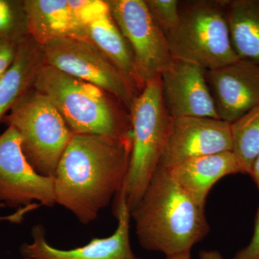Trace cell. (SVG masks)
I'll return each mask as SVG.
<instances>
[{
	"label": "cell",
	"mask_w": 259,
	"mask_h": 259,
	"mask_svg": "<svg viewBox=\"0 0 259 259\" xmlns=\"http://www.w3.org/2000/svg\"><path fill=\"white\" fill-rule=\"evenodd\" d=\"M132 137L76 134L54 177L56 204L90 224L122 190L128 171Z\"/></svg>",
	"instance_id": "6da1fadb"
},
{
	"label": "cell",
	"mask_w": 259,
	"mask_h": 259,
	"mask_svg": "<svg viewBox=\"0 0 259 259\" xmlns=\"http://www.w3.org/2000/svg\"><path fill=\"white\" fill-rule=\"evenodd\" d=\"M131 214L141 246L166 256L191 252L209 231L204 208L159 166Z\"/></svg>",
	"instance_id": "7a4b0ae2"
},
{
	"label": "cell",
	"mask_w": 259,
	"mask_h": 259,
	"mask_svg": "<svg viewBox=\"0 0 259 259\" xmlns=\"http://www.w3.org/2000/svg\"><path fill=\"white\" fill-rule=\"evenodd\" d=\"M33 87L52 102L73 134L131 137V123L117 113L107 93L95 85L44 64Z\"/></svg>",
	"instance_id": "3957f363"
},
{
	"label": "cell",
	"mask_w": 259,
	"mask_h": 259,
	"mask_svg": "<svg viewBox=\"0 0 259 259\" xmlns=\"http://www.w3.org/2000/svg\"><path fill=\"white\" fill-rule=\"evenodd\" d=\"M174 59L205 70L239 60L232 45L225 0L180 1V18L166 35Z\"/></svg>",
	"instance_id": "277c9868"
},
{
	"label": "cell",
	"mask_w": 259,
	"mask_h": 259,
	"mask_svg": "<svg viewBox=\"0 0 259 259\" xmlns=\"http://www.w3.org/2000/svg\"><path fill=\"white\" fill-rule=\"evenodd\" d=\"M130 111L132 149L123 190L131 212L159 166L169 132L171 117L163 102L160 76L146 83Z\"/></svg>",
	"instance_id": "5b68a950"
},
{
	"label": "cell",
	"mask_w": 259,
	"mask_h": 259,
	"mask_svg": "<svg viewBox=\"0 0 259 259\" xmlns=\"http://www.w3.org/2000/svg\"><path fill=\"white\" fill-rule=\"evenodd\" d=\"M3 121L20 134L24 154L34 170L41 176L55 177L74 134L49 98L29 90Z\"/></svg>",
	"instance_id": "8992f818"
},
{
	"label": "cell",
	"mask_w": 259,
	"mask_h": 259,
	"mask_svg": "<svg viewBox=\"0 0 259 259\" xmlns=\"http://www.w3.org/2000/svg\"><path fill=\"white\" fill-rule=\"evenodd\" d=\"M44 64L95 85L131 110L137 90L103 53L87 39L64 37L42 46Z\"/></svg>",
	"instance_id": "52a82bcc"
},
{
	"label": "cell",
	"mask_w": 259,
	"mask_h": 259,
	"mask_svg": "<svg viewBox=\"0 0 259 259\" xmlns=\"http://www.w3.org/2000/svg\"><path fill=\"white\" fill-rule=\"evenodd\" d=\"M112 18L125 37L144 84L161 76L172 57L166 35L144 0L106 1Z\"/></svg>",
	"instance_id": "ba28073f"
},
{
	"label": "cell",
	"mask_w": 259,
	"mask_h": 259,
	"mask_svg": "<svg viewBox=\"0 0 259 259\" xmlns=\"http://www.w3.org/2000/svg\"><path fill=\"white\" fill-rule=\"evenodd\" d=\"M33 201L55 205L54 177L41 176L34 170L24 154L20 134L8 126L0 135V203L21 208Z\"/></svg>",
	"instance_id": "9c48e42d"
},
{
	"label": "cell",
	"mask_w": 259,
	"mask_h": 259,
	"mask_svg": "<svg viewBox=\"0 0 259 259\" xmlns=\"http://www.w3.org/2000/svg\"><path fill=\"white\" fill-rule=\"evenodd\" d=\"M232 150L229 122L211 117H171L159 166L171 169L193 158Z\"/></svg>",
	"instance_id": "30bf717a"
},
{
	"label": "cell",
	"mask_w": 259,
	"mask_h": 259,
	"mask_svg": "<svg viewBox=\"0 0 259 259\" xmlns=\"http://www.w3.org/2000/svg\"><path fill=\"white\" fill-rule=\"evenodd\" d=\"M117 195L118 224L112 236L93 238L83 246L62 250L48 243L45 229L37 225L32 228V243L22 245V255L29 259H141L134 254L130 243L131 214L123 187Z\"/></svg>",
	"instance_id": "8fae6325"
},
{
	"label": "cell",
	"mask_w": 259,
	"mask_h": 259,
	"mask_svg": "<svg viewBox=\"0 0 259 259\" xmlns=\"http://www.w3.org/2000/svg\"><path fill=\"white\" fill-rule=\"evenodd\" d=\"M206 71L198 65L174 59L171 65L162 73L160 76L162 96L172 118L219 119L206 79Z\"/></svg>",
	"instance_id": "7c38bea8"
},
{
	"label": "cell",
	"mask_w": 259,
	"mask_h": 259,
	"mask_svg": "<svg viewBox=\"0 0 259 259\" xmlns=\"http://www.w3.org/2000/svg\"><path fill=\"white\" fill-rule=\"evenodd\" d=\"M218 117L233 123L259 107V66L239 60L206 71Z\"/></svg>",
	"instance_id": "4fadbf2b"
},
{
	"label": "cell",
	"mask_w": 259,
	"mask_h": 259,
	"mask_svg": "<svg viewBox=\"0 0 259 259\" xmlns=\"http://www.w3.org/2000/svg\"><path fill=\"white\" fill-rule=\"evenodd\" d=\"M73 8L86 28L88 40L108 58L136 90L145 85L140 79L132 51L121 33L106 1L72 0Z\"/></svg>",
	"instance_id": "5bb4252c"
},
{
	"label": "cell",
	"mask_w": 259,
	"mask_h": 259,
	"mask_svg": "<svg viewBox=\"0 0 259 259\" xmlns=\"http://www.w3.org/2000/svg\"><path fill=\"white\" fill-rule=\"evenodd\" d=\"M23 5L29 35L40 47L64 37L88 40L71 0H24Z\"/></svg>",
	"instance_id": "9a60e30c"
},
{
	"label": "cell",
	"mask_w": 259,
	"mask_h": 259,
	"mask_svg": "<svg viewBox=\"0 0 259 259\" xmlns=\"http://www.w3.org/2000/svg\"><path fill=\"white\" fill-rule=\"evenodd\" d=\"M168 170L178 185L202 208L209 191L218 181L228 175L244 174L233 151L193 158Z\"/></svg>",
	"instance_id": "2e32d148"
},
{
	"label": "cell",
	"mask_w": 259,
	"mask_h": 259,
	"mask_svg": "<svg viewBox=\"0 0 259 259\" xmlns=\"http://www.w3.org/2000/svg\"><path fill=\"white\" fill-rule=\"evenodd\" d=\"M42 64L41 47L38 44L30 37L20 42L13 64L0 79V121L33 86Z\"/></svg>",
	"instance_id": "e0dca14e"
},
{
	"label": "cell",
	"mask_w": 259,
	"mask_h": 259,
	"mask_svg": "<svg viewBox=\"0 0 259 259\" xmlns=\"http://www.w3.org/2000/svg\"><path fill=\"white\" fill-rule=\"evenodd\" d=\"M225 5L235 52L259 66V0H225Z\"/></svg>",
	"instance_id": "ac0fdd59"
},
{
	"label": "cell",
	"mask_w": 259,
	"mask_h": 259,
	"mask_svg": "<svg viewBox=\"0 0 259 259\" xmlns=\"http://www.w3.org/2000/svg\"><path fill=\"white\" fill-rule=\"evenodd\" d=\"M233 151L244 174L250 175L259 154V107L231 123Z\"/></svg>",
	"instance_id": "d6986e66"
},
{
	"label": "cell",
	"mask_w": 259,
	"mask_h": 259,
	"mask_svg": "<svg viewBox=\"0 0 259 259\" xmlns=\"http://www.w3.org/2000/svg\"><path fill=\"white\" fill-rule=\"evenodd\" d=\"M28 37L23 1L0 0V39L20 42Z\"/></svg>",
	"instance_id": "ffe728a7"
},
{
	"label": "cell",
	"mask_w": 259,
	"mask_h": 259,
	"mask_svg": "<svg viewBox=\"0 0 259 259\" xmlns=\"http://www.w3.org/2000/svg\"><path fill=\"white\" fill-rule=\"evenodd\" d=\"M151 14L166 35L175 28L180 18V1L177 0H147Z\"/></svg>",
	"instance_id": "44dd1931"
},
{
	"label": "cell",
	"mask_w": 259,
	"mask_h": 259,
	"mask_svg": "<svg viewBox=\"0 0 259 259\" xmlns=\"http://www.w3.org/2000/svg\"><path fill=\"white\" fill-rule=\"evenodd\" d=\"M19 44L20 42L0 39V79L13 64L18 52Z\"/></svg>",
	"instance_id": "7402d4cb"
},
{
	"label": "cell",
	"mask_w": 259,
	"mask_h": 259,
	"mask_svg": "<svg viewBox=\"0 0 259 259\" xmlns=\"http://www.w3.org/2000/svg\"><path fill=\"white\" fill-rule=\"evenodd\" d=\"M233 259H259V208L255 216L254 232L249 244L239 250Z\"/></svg>",
	"instance_id": "603a6c76"
},
{
	"label": "cell",
	"mask_w": 259,
	"mask_h": 259,
	"mask_svg": "<svg viewBox=\"0 0 259 259\" xmlns=\"http://www.w3.org/2000/svg\"><path fill=\"white\" fill-rule=\"evenodd\" d=\"M29 211H31L30 207H22V208L19 209L16 212L13 213V214L0 217V221H8L13 223H20L23 221L24 215L27 212H28Z\"/></svg>",
	"instance_id": "cb8c5ba5"
},
{
	"label": "cell",
	"mask_w": 259,
	"mask_h": 259,
	"mask_svg": "<svg viewBox=\"0 0 259 259\" xmlns=\"http://www.w3.org/2000/svg\"><path fill=\"white\" fill-rule=\"evenodd\" d=\"M199 259H224L218 250H201L199 254Z\"/></svg>",
	"instance_id": "d4e9b609"
},
{
	"label": "cell",
	"mask_w": 259,
	"mask_h": 259,
	"mask_svg": "<svg viewBox=\"0 0 259 259\" xmlns=\"http://www.w3.org/2000/svg\"><path fill=\"white\" fill-rule=\"evenodd\" d=\"M250 175L252 177V178H253L255 185H256L259 190V154L256 158H255L254 163H253Z\"/></svg>",
	"instance_id": "484cf974"
},
{
	"label": "cell",
	"mask_w": 259,
	"mask_h": 259,
	"mask_svg": "<svg viewBox=\"0 0 259 259\" xmlns=\"http://www.w3.org/2000/svg\"><path fill=\"white\" fill-rule=\"evenodd\" d=\"M166 259H191V252L180 253V254L166 256Z\"/></svg>",
	"instance_id": "4316f807"
},
{
	"label": "cell",
	"mask_w": 259,
	"mask_h": 259,
	"mask_svg": "<svg viewBox=\"0 0 259 259\" xmlns=\"http://www.w3.org/2000/svg\"><path fill=\"white\" fill-rule=\"evenodd\" d=\"M24 259H29V258H24Z\"/></svg>",
	"instance_id": "83f0119b"
}]
</instances>
